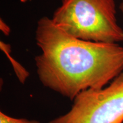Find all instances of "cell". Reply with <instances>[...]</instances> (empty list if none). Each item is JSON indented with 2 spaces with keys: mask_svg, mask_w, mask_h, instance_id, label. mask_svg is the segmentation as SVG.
Returning <instances> with one entry per match:
<instances>
[{
  "mask_svg": "<svg viewBox=\"0 0 123 123\" xmlns=\"http://www.w3.org/2000/svg\"><path fill=\"white\" fill-rule=\"evenodd\" d=\"M35 58L38 78L46 88L73 101L84 91L105 87L123 72V46L75 38L48 17L38 20Z\"/></svg>",
  "mask_w": 123,
  "mask_h": 123,
  "instance_id": "1",
  "label": "cell"
},
{
  "mask_svg": "<svg viewBox=\"0 0 123 123\" xmlns=\"http://www.w3.org/2000/svg\"><path fill=\"white\" fill-rule=\"evenodd\" d=\"M115 0H62L51 20L75 38L96 42H123Z\"/></svg>",
  "mask_w": 123,
  "mask_h": 123,
  "instance_id": "2",
  "label": "cell"
},
{
  "mask_svg": "<svg viewBox=\"0 0 123 123\" xmlns=\"http://www.w3.org/2000/svg\"><path fill=\"white\" fill-rule=\"evenodd\" d=\"M47 123H123V72L103 88L81 92L69 111Z\"/></svg>",
  "mask_w": 123,
  "mask_h": 123,
  "instance_id": "3",
  "label": "cell"
},
{
  "mask_svg": "<svg viewBox=\"0 0 123 123\" xmlns=\"http://www.w3.org/2000/svg\"><path fill=\"white\" fill-rule=\"evenodd\" d=\"M0 46H1V49L6 54L7 57L9 58V60L13 64L14 70L15 74H16L17 77L18 78L20 83H21L22 84H24L29 76V72L22 65H21L19 63H18L17 62L15 61V60L13 59L11 55L9 54L10 52V48L9 44L5 43L4 42L1 41Z\"/></svg>",
  "mask_w": 123,
  "mask_h": 123,
  "instance_id": "4",
  "label": "cell"
},
{
  "mask_svg": "<svg viewBox=\"0 0 123 123\" xmlns=\"http://www.w3.org/2000/svg\"><path fill=\"white\" fill-rule=\"evenodd\" d=\"M0 123H41L36 120H28L26 118H15L0 112Z\"/></svg>",
  "mask_w": 123,
  "mask_h": 123,
  "instance_id": "5",
  "label": "cell"
},
{
  "mask_svg": "<svg viewBox=\"0 0 123 123\" xmlns=\"http://www.w3.org/2000/svg\"><path fill=\"white\" fill-rule=\"evenodd\" d=\"M0 29L5 35H9L10 33V27L2 19H1V22H0Z\"/></svg>",
  "mask_w": 123,
  "mask_h": 123,
  "instance_id": "6",
  "label": "cell"
},
{
  "mask_svg": "<svg viewBox=\"0 0 123 123\" xmlns=\"http://www.w3.org/2000/svg\"><path fill=\"white\" fill-rule=\"evenodd\" d=\"M119 10H120L121 13H123V0L121 1V2H120V4L119 5Z\"/></svg>",
  "mask_w": 123,
  "mask_h": 123,
  "instance_id": "7",
  "label": "cell"
}]
</instances>
